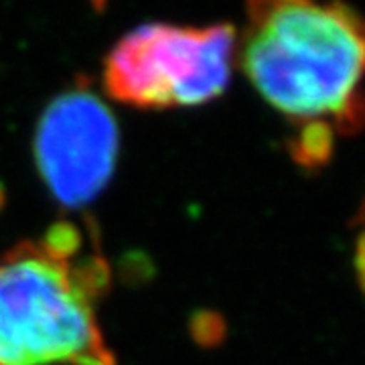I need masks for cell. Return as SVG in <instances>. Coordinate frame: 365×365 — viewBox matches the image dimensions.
<instances>
[{
  "label": "cell",
  "mask_w": 365,
  "mask_h": 365,
  "mask_svg": "<svg viewBox=\"0 0 365 365\" xmlns=\"http://www.w3.org/2000/svg\"><path fill=\"white\" fill-rule=\"evenodd\" d=\"M242 66L268 104L304 130L365 122V19L339 2H252Z\"/></svg>",
  "instance_id": "6da1fadb"
},
{
  "label": "cell",
  "mask_w": 365,
  "mask_h": 365,
  "mask_svg": "<svg viewBox=\"0 0 365 365\" xmlns=\"http://www.w3.org/2000/svg\"><path fill=\"white\" fill-rule=\"evenodd\" d=\"M110 274L76 225L0 256V365H118L98 319Z\"/></svg>",
  "instance_id": "7a4b0ae2"
},
{
  "label": "cell",
  "mask_w": 365,
  "mask_h": 365,
  "mask_svg": "<svg viewBox=\"0 0 365 365\" xmlns=\"http://www.w3.org/2000/svg\"><path fill=\"white\" fill-rule=\"evenodd\" d=\"M235 47V29L225 23L140 25L106 55L104 88L110 98L144 110L205 104L227 88Z\"/></svg>",
  "instance_id": "3957f363"
},
{
  "label": "cell",
  "mask_w": 365,
  "mask_h": 365,
  "mask_svg": "<svg viewBox=\"0 0 365 365\" xmlns=\"http://www.w3.org/2000/svg\"><path fill=\"white\" fill-rule=\"evenodd\" d=\"M35 153L41 177L63 205L79 207L106 187L116 165L118 126L90 91H67L41 118Z\"/></svg>",
  "instance_id": "277c9868"
},
{
  "label": "cell",
  "mask_w": 365,
  "mask_h": 365,
  "mask_svg": "<svg viewBox=\"0 0 365 365\" xmlns=\"http://www.w3.org/2000/svg\"><path fill=\"white\" fill-rule=\"evenodd\" d=\"M355 270H357L359 282H361V287L365 290V232L359 237V244H357V250H355Z\"/></svg>",
  "instance_id": "5b68a950"
},
{
  "label": "cell",
  "mask_w": 365,
  "mask_h": 365,
  "mask_svg": "<svg viewBox=\"0 0 365 365\" xmlns=\"http://www.w3.org/2000/svg\"><path fill=\"white\" fill-rule=\"evenodd\" d=\"M359 222H365V203L364 207H361V211H359Z\"/></svg>",
  "instance_id": "8992f818"
}]
</instances>
